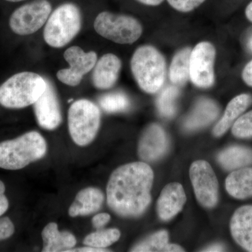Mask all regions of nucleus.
I'll list each match as a JSON object with an SVG mask.
<instances>
[{
    "instance_id": "nucleus-12",
    "label": "nucleus",
    "mask_w": 252,
    "mask_h": 252,
    "mask_svg": "<svg viewBox=\"0 0 252 252\" xmlns=\"http://www.w3.org/2000/svg\"><path fill=\"white\" fill-rule=\"evenodd\" d=\"M46 90L33 104L36 122L42 128L54 130L62 123L59 97L52 83L46 79Z\"/></svg>"
},
{
    "instance_id": "nucleus-26",
    "label": "nucleus",
    "mask_w": 252,
    "mask_h": 252,
    "mask_svg": "<svg viewBox=\"0 0 252 252\" xmlns=\"http://www.w3.org/2000/svg\"><path fill=\"white\" fill-rule=\"evenodd\" d=\"M101 108L107 113L123 112L128 108L130 101L122 92L109 93L101 96L99 99Z\"/></svg>"
},
{
    "instance_id": "nucleus-1",
    "label": "nucleus",
    "mask_w": 252,
    "mask_h": 252,
    "mask_svg": "<svg viewBox=\"0 0 252 252\" xmlns=\"http://www.w3.org/2000/svg\"><path fill=\"white\" fill-rule=\"evenodd\" d=\"M154 172L144 162L126 164L112 172L107 187V202L117 215L142 216L150 205Z\"/></svg>"
},
{
    "instance_id": "nucleus-39",
    "label": "nucleus",
    "mask_w": 252,
    "mask_h": 252,
    "mask_svg": "<svg viewBox=\"0 0 252 252\" xmlns=\"http://www.w3.org/2000/svg\"><path fill=\"white\" fill-rule=\"evenodd\" d=\"M4 1H9V2H20V1H26V0H4Z\"/></svg>"
},
{
    "instance_id": "nucleus-37",
    "label": "nucleus",
    "mask_w": 252,
    "mask_h": 252,
    "mask_svg": "<svg viewBox=\"0 0 252 252\" xmlns=\"http://www.w3.org/2000/svg\"><path fill=\"white\" fill-rule=\"evenodd\" d=\"M223 247L220 245H214L203 250V252H223Z\"/></svg>"
},
{
    "instance_id": "nucleus-5",
    "label": "nucleus",
    "mask_w": 252,
    "mask_h": 252,
    "mask_svg": "<svg viewBox=\"0 0 252 252\" xmlns=\"http://www.w3.org/2000/svg\"><path fill=\"white\" fill-rule=\"evenodd\" d=\"M82 24L80 7L75 3H63L50 15L44 26L43 38L50 47L62 49L79 34Z\"/></svg>"
},
{
    "instance_id": "nucleus-14",
    "label": "nucleus",
    "mask_w": 252,
    "mask_h": 252,
    "mask_svg": "<svg viewBox=\"0 0 252 252\" xmlns=\"http://www.w3.org/2000/svg\"><path fill=\"white\" fill-rule=\"evenodd\" d=\"M122 62L117 56L106 54L97 59L92 70V83L99 90L111 89L117 82Z\"/></svg>"
},
{
    "instance_id": "nucleus-7",
    "label": "nucleus",
    "mask_w": 252,
    "mask_h": 252,
    "mask_svg": "<svg viewBox=\"0 0 252 252\" xmlns=\"http://www.w3.org/2000/svg\"><path fill=\"white\" fill-rule=\"evenodd\" d=\"M94 27L99 36L119 44H133L143 32L142 24L133 16L107 11L96 16Z\"/></svg>"
},
{
    "instance_id": "nucleus-4",
    "label": "nucleus",
    "mask_w": 252,
    "mask_h": 252,
    "mask_svg": "<svg viewBox=\"0 0 252 252\" xmlns=\"http://www.w3.org/2000/svg\"><path fill=\"white\" fill-rule=\"evenodd\" d=\"M46 78L33 72L15 74L0 86V104L18 109L33 105L46 90Z\"/></svg>"
},
{
    "instance_id": "nucleus-17",
    "label": "nucleus",
    "mask_w": 252,
    "mask_h": 252,
    "mask_svg": "<svg viewBox=\"0 0 252 252\" xmlns=\"http://www.w3.org/2000/svg\"><path fill=\"white\" fill-rule=\"evenodd\" d=\"M104 200V193L99 189L88 187L82 189L69 207L68 213L72 217L92 215L102 207Z\"/></svg>"
},
{
    "instance_id": "nucleus-35",
    "label": "nucleus",
    "mask_w": 252,
    "mask_h": 252,
    "mask_svg": "<svg viewBox=\"0 0 252 252\" xmlns=\"http://www.w3.org/2000/svg\"><path fill=\"white\" fill-rule=\"evenodd\" d=\"M163 252H185V250L182 247L175 245V244H167L165 248H164Z\"/></svg>"
},
{
    "instance_id": "nucleus-27",
    "label": "nucleus",
    "mask_w": 252,
    "mask_h": 252,
    "mask_svg": "<svg viewBox=\"0 0 252 252\" xmlns=\"http://www.w3.org/2000/svg\"><path fill=\"white\" fill-rule=\"evenodd\" d=\"M168 244V233L166 230H160L148 238L144 239L136 245L131 252H163L164 248Z\"/></svg>"
},
{
    "instance_id": "nucleus-36",
    "label": "nucleus",
    "mask_w": 252,
    "mask_h": 252,
    "mask_svg": "<svg viewBox=\"0 0 252 252\" xmlns=\"http://www.w3.org/2000/svg\"><path fill=\"white\" fill-rule=\"evenodd\" d=\"M136 1L147 6H156L161 4L163 0H136Z\"/></svg>"
},
{
    "instance_id": "nucleus-29",
    "label": "nucleus",
    "mask_w": 252,
    "mask_h": 252,
    "mask_svg": "<svg viewBox=\"0 0 252 252\" xmlns=\"http://www.w3.org/2000/svg\"><path fill=\"white\" fill-rule=\"evenodd\" d=\"M173 9L182 13L190 12L205 2V0H167Z\"/></svg>"
},
{
    "instance_id": "nucleus-30",
    "label": "nucleus",
    "mask_w": 252,
    "mask_h": 252,
    "mask_svg": "<svg viewBox=\"0 0 252 252\" xmlns=\"http://www.w3.org/2000/svg\"><path fill=\"white\" fill-rule=\"evenodd\" d=\"M15 231L14 223L9 217L0 218V240L12 236Z\"/></svg>"
},
{
    "instance_id": "nucleus-22",
    "label": "nucleus",
    "mask_w": 252,
    "mask_h": 252,
    "mask_svg": "<svg viewBox=\"0 0 252 252\" xmlns=\"http://www.w3.org/2000/svg\"><path fill=\"white\" fill-rule=\"evenodd\" d=\"M218 160L225 170L243 168L252 164V150L243 147H231L222 151Z\"/></svg>"
},
{
    "instance_id": "nucleus-31",
    "label": "nucleus",
    "mask_w": 252,
    "mask_h": 252,
    "mask_svg": "<svg viewBox=\"0 0 252 252\" xmlns=\"http://www.w3.org/2000/svg\"><path fill=\"white\" fill-rule=\"evenodd\" d=\"M111 216L107 213L97 214L95 216L93 217L92 223L94 228L97 229H100L104 225L107 224L110 220Z\"/></svg>"
},
{
    "instance_id": "nucleus-23",
    "label": "nucleus",
    "mask_w": 252,
    "mask_h": 252,
    "mask_svg": "<svg viewBox=\"0 0 252 252\" xmlns=\"http://www.w3.org/2000/svg\"><path fill=\"white\" fill-rule=\"evenodd\" d=\"M192 50L189 47L179 51L172 60L170 67V79L172 84L182 86L190 79V56Z\"/></svg>"
},
{
    "instance_id": "nucleus-3",
    "label": "nucleus",
    "mask_w": 252,
    "mask_h": 252,
    "mask_svg": "<svg viewBox=\"0 0 252 252\" xmlns=\"http://www.w3.org/2000/svg\"><path fill=\"white\" fill-rule=\"evenodd\" d=\"M132 75L139 87L153 94L162 89L166 77V61L153 46H141L135 50L130 61Z\"/></svg>"
},
{
    "instance_id": "nucleus-40",
    "label": "nucleus",
    "mask_w": 252,
    "mask_h": 252,
    "mask_svg": "<svg viewBox=\"0 0 252 252\" xmlns=\"http://www.w3.org/2000/svg\"></svg>"
},
{
    "instance_id": "nucleus-2",
    "label": "nucleus",
    "mask_w": 252,
    "mask_h": 252,
    "mask_svg": "<svg viewBox=\"0 0 252 252\" xmlns=\"http://www.w3.org/2000/svg\"><path fill=\"white\" fill-rule=\"evenodd\" d=\"M45 139L36 131L0 143V168L18 170L45 157Z\"/></svg>"
},
{
    "instance_id": "nucleus-25",
    "label": "nucleus",
    "mask_w": 252,
    "mask_h": 252,
    "mask_svg": "<svg viewBox=\"0 0 252 252\" xmlns=\"http://www.w3.org/2000/svg\"><path fill=\"white\" fill-rule=\"evenodd\" d=\"M180 94L178 86H170L165 88L158 97L157 108L162 116L172 117L175 114L176 102Z\"/></svg>"
},
{
    "instance_id": "nucleus-28",
    "label": "nucleus",
    "mask_w": 252,
    "mask_h": 252,
    "mask_svg": "<svg viewBox=\"0 0 252 252\" xmlns=\"http://www.w3.org/2000/svg\"><path fill=\"white\" fill-rule=\"evenodd\" d=\"M232 132L239 138L252 137V110L235 121L232 127Z\"/></svg>"
},
{
    "instance_id": "nucleus-6",
    "label": "nucleus",
    "mask_w": 252,
    "mask_h": 252,
    "mask_svg": "<svg viewBox=\"0 0 252 252\" xmlns=\"http://www.w3.org/2000/svg\"><path fill=\"white\" fill-rule=\"evenodd\" d=\"M101 124V112L92 101L80 99L71 104L68 111V128L72 140L81 147L95 138Z\"/></svg>"
},
{
    "instance_id": "nucleus-19",
    "label": "nucleus",
    "mask_w": 252,
    "mask_h": 252,
    "mask_svg": "<svg viewBox=\"0 0 252 252\" xmlns=\"http://www.w3.org/2000/svg\"><path fill=\"white\" fill-rule=\"evenodd\" d=\"M220 113L218 106L212 99L203 98L195 104L190 115L186 119L185 128L187 130H199L211 124Z\"/></svg>"
},
{
    "instance_id": "nucleus-33",
    "label": "nucleus",
    "mask_w": 252,
    "mask_h": 252,
    "mask_svg": "<svg viewBox=\"0 0 252 252\" xmlns=\"http://www.w3.org/2000/svg\"><path fill=\"white\" fill-rule=\"evenodd\" d=\"M242 77L247 85L252 87V61L244 68Z\"/></svg>"
},
{
    "instance_id": "nucleus-11",
    "label": "nucleus",
    "mask_w": 252,
    "mask_h": 252,
    "mask_svg": "<svg viewBox=\"0 0 252 252\" xmlns=\"http://www.w3.org/2000/svg\"><path fill=\"white\" fill-rule=\"evenodd\" d=\"M216 49L211 43L202 41L194 47L190 56V79L194 85L208 89L215 84Z\"/></svg>"
},
{
    "instance_id": "nucleus-18",
    "label": "nucleus",
    "mask_w": 252,
    "mask_h": 252,
    "mask_svg": "<svg viewBox=\"0 0 252 252\" xmlns=\"http://www.w3.org/2000/svg\"><path fill=\"white\" fill-rule=\"evenodd\" d=\"M43 252H69L77 244V239L67 231H59L55 222H51L44 227L41 233Z\"/></svg>"
},
{
    "instance_id": "nucleus-9",
    "label": "nucleus",
    "mask_w": 252,
    "mask_h": 252,
    "mask_svg": "<svg viewBox=\"0 0 252 252\" xmlns=\"http://www.w3.org/2000/svg\"><path fill=\"white\" fill-rule=\"evenodd\" d=\"M69 67L60 69L56 77L65 85L79 86L83 78L94 69L97 61L95 51H85L79 46L67 48L63 55Z\"/></svg>"
},
{
    "instance_id": "nucleus-15",
    "label": "nucleus",
    "mask_w": 252,
    "mask_h": 252,
    "mask_svg": "<svg viewBox=\"0 0 252 252\" xmlns=\"http://www.w3.org/2000/svg\"><path fill=\"white\" fill-rule=\"evenodd\" d=\"M187 201L185 189L180 183L172 182L162 189L157 202V213L162 220H172L183 208Z\"/></svg>"
},
{
    "instance_id": "nucleus-8",
    "label": "nucleus",
    "mask_w": 252,
    "mask_h": 252,
    "mask_svg": "<svg viewBox=\"0 0 252 252\" xmlns=\"http://www.w3.org/2000/svg\"><path fill=\"white\" fill-rule=\"evenodd\" d=\"M53 11L49 0H33L17 8L9 18V26L20 36L34 34L45 26Z\"/></svg>"
},
{
    "instance_id": "nucleus-20",
    "label": "nucleus",
    "mask_w": 252,
    "mask_h": 252,
    "mask_svg": "<svg viewBox=\"0 0 252 252\" xmlns=\"http://www.w3.org/2000/svg\"><path fill=\"white\" fill-rule=\"evenodd\" d=\"M252 102V96L248 94H240L232 99L227 106L223 117L214 127V135L216 137L223 135Z\"/></svg>"
},
{
    "instance_id": "nucleus-24",
    "label": "nucleus",
    "mask_w": 252,
    "mask_h": 252,
    "mask_svg": "<svg viewBox=\"0 0 252 252\" xmlns=\"http://www.w3.org/2000/svg\"><path fill=\"white\" fill-rule=\"evenodd\" d=\"M121 233L117 228L98 229L88 235L84 238V244L93 248L106 249L119 240Z\"/></svg>"
},
{
    "instance_id": "nucleus-13",
    "label": "nucleus",
    "mask_w": 252,
    "mask_h": 252,
    "mask_svg": "<svg viewBox=\"0 0 252 252\" xmlns=\"http://www.w3.org/2000/svg\"><path fill=\"white\" fill-rule=\"evenodd\" d=\"M169 141L163 128L157 124L149 125L141 136L138 144L139 157L146 162H152L163 157Z\"/></svg>"
},
{
    "instance_id": "nucleus-34",
    "label": "nucleus",
    "mask_w": 252,
    "mask_h": 252,
    "mask_svg": "<svg viewBox=\"0 0 252 252\" xmlns=\"http://www.w3.org/2000/svg\"><path fill=\"white\" fill-rule=\"evenodd\" d=\"M69 252H108L106 249H99L93 248V247L86 246L84 248H79L77 249H71Z\"/></svg>"
},
{
    "instance_id": "nucleus-21",
    "label": "nucleus",
    "mask_w": 252,
    "mask_h": 252,
    "mask_svg": "<svg viewBox=\"0 0 252 252\" xmlns=\"http://www.w3.org/2000/svg\"><path fill=\"white\" fill-rule=\"evenodd\" d=\"M225 189L233 198L252 196V167H244L230 174L225 180Z\"/></svg>"
},
{
    "instance_id": "nucleus-16",
    "label": "nucleus",
    "mask_w": 252,
    "mask_h": 252,
    "mask_svg": "<svg viewBox=\"0 0 252 252\" xmlns=\"http://www.w3.org/2000/svg\"><path fill=\"white\" fill-rule=\"evenodd\" d=\"M230 228L235 241L247 251L252 252V205L240 207L235 212Z\"/></svg>"
},
{
    "instance_id": "nucleus-38",
    "label": "nucleus",
    "mask_w": 252,
    "mask_h": 252,
    "mask_svg": "<svg viewBox=\"0 0 252 252\" xmlns=\"http://www.w3.org/2000/svg\"><path fill=\"white\" fill-rule=\"evenodd\" d=\"M245 15L249 21L252 23V1L247 6L246 9H245Z\"/></svg>"
},
{
    "instance_id": "nucleus-10",
    "label": "nucleus",
    "mask_w": 252,
    "mask_h": 252,
    "mask_svg": "<svg viewBox=\"0 0 252 252\" xmlns=\"http://www.w3.org/2000/svg\"><path fill=\"white\" fill-rule=\"evenodd\" d=\"M189 175L195 197L200 205L207 208L215 207L218 203L219 184L210 163L203 160L193 162Z\"/></svg>"
},
{
    "instance_id": "nucleus-32",
    "label": "nucleus",
    "mask_w": 252,
    "mask_h": 252,
    "mask_svg": "<svg viewBox=\"0 0 252 252\" xmlns=\"http://www.w3.org/2000/svg\"><path fill=\"white\" fill-rule=\"evenodd\" d=\"M5 190L4 184L0 180V217L7 211L9 206V200L4 194Z\"/></svg>"
}]
</instances>
